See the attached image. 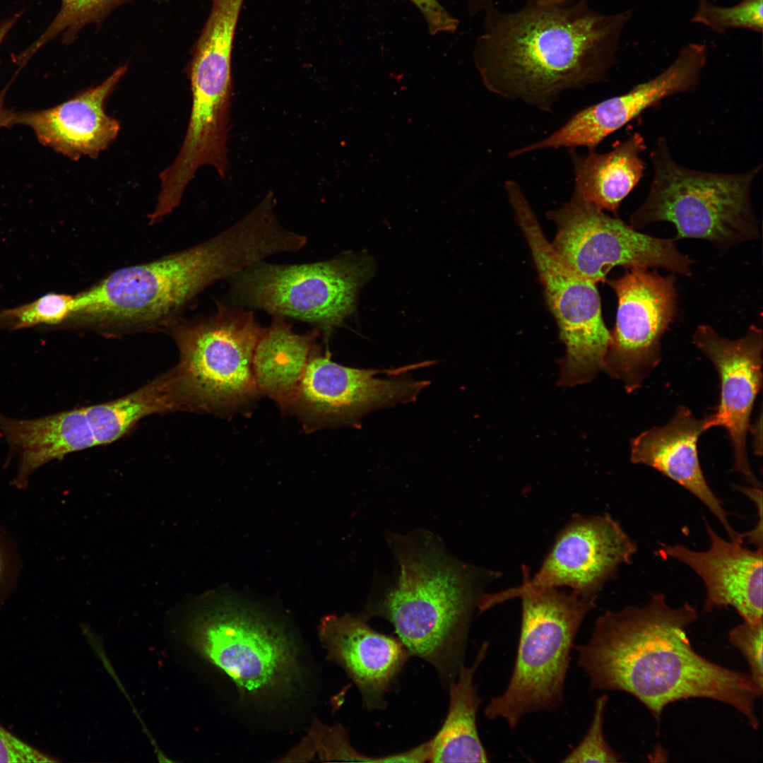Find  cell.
Masks as SVG:
<instances>
[{
  "mask_svg": "<svg viewBox=\"0 0 763 763\" xmlns=\"http://www.w3.org/2000/svg\"><path fill=\"white\" fill-rule=\"evenodd\" d=\"M697 616L689 603L673 608L661 593L644 605L604 613L588 641L576 646L578 664L589 678L590 689L632 695L658 724L670 704L705 698L733 707L758 729L755 706L763 689L750 674L697 653L685 630Z\"/></svg>",
  "mask_w": 763,
  "mask_h": 763,
  "instance_id": "1",
  "label": "cell"
},
{
  "mask_svg": "<svg viewBox=\"0 0 763 763\" xmlns=\"http://www.w3.org/2000/svg\"><path fill=\"white\" fill-rule=\"evenodd\" d=\"M475 61L492 93L550 112L567 90L605 82L630 10L594 11L589 0L543 6L527 2L503 12L485 9Z\"/></svg>",
  "mask_w": 763,
  "mask_h": 763,
  "instance_id": "2",
  "label": "cell"
},
{
  "mask_svg": "<svg viewBox=\"0 0 763 763\" xmlns=\"http://www.w3.org/2000/svg\"><path fill=\"white\" fill-rule=\"evenodd\" d=\"M284 248L275 218L255 206L199 244L120 268L75 295L69 324L126 329L162 322L210 285Z\"/></svg>",
  "mask_w": 763,
  "mask_h": 763,
  "instance_id": "3",
  "label": "cell"
},
{
  "mask_svg": "<svg viewBox=\"0 0 763 763\" xmlns=\"http://www.w3.org/2000/svg\"><path fill=\"white\" fill-rule=\"evenodd\" d=\"M391 543L398 581L368 605L369 615L391 622L409 653L430 663L449 685L463 665L485 576L454 559L429 532L395 536Z\"/></svg>",
  "mask_w": 763,
  "mask_h": 763,
  "instance_id": "4",
  "label": "cell"
},
{
  "mask_svg": "<svg viewBox=\"0 0 763 763\" xmlns=\"http://www.w3.org/2000/svg\"><path fill=\"white\" fill-rule=\"evenodd\" d=\"M649 158L653 179L644 202L630 217L633 228L670 222L676 228L675 240L704 239L721 252L759 239L752 187L761 165L736 174L687 168L673 158L665 137L658 138Z\"/></svg>",
  "mask_w": 763,
  "mask_h": 763,
  "instance_id": "5",
  "label": "cell"
},
{
  "mask_svg": "<svg viewBox=\"0 0 763 763\" xmlns=\"http://www.w3.org/2000/svg\"><path fill=\"white\" fill-rule=\"evenodd\" d=\"M521 599V625L513 671L502 694L484 710L514 730L528 714L558 708L576 637L597 598L557 588L528 591Z\"/></svg>",
  "mask_w": 763,
  "mask_h": 763,
  "instance_id": "6",
  "label": "cell"
},
{
  "mask_svg": "<svg viewBox=\"0 0 763 763\" xmlns=\"http://www.w3.org/2000/svg\"><path fill=\"white\" fill-rule=\"evenodd\" d=\"M264 329L252 310L221 303L209 317L173 326L187 410L227 416L256 401L252 361Z\"/></svg>",
  "mask_w": 763,
  "mask_h": 763,
  "instance_id": "7",
  "label": "cell"
},
{
  "mask_svg": "<svg viewBox=\"0 0 763 763\" xmlns=\"http://www.w3.org/2000/svg\"><path fill=\"white\" fill-rule=\"evenodd\" d=\"M184 409L174 369L123 397L33 419L0 413V431L16 456V484L25 487L38 468L78 451L111 443L142 418Z\"/></svg>",
  "mask_w": 763,
  "mask_h": 763,
  "instance_id": "8",
  "label": "cell"
},
{
  "mask_svg": "<svg viewBox=\"0 0 763 763\" xmlns=\"http://www.w3.org/2000/svg\"><path fill=\"white\" fill-rule=\"evenodd\" d=\"M366 256L343 254L301 264L256 262L230 278L235 304L317 326L328 338L355 309L359 290L372 276Z\"/></svg>",
  "mask_w": 763,
  "mask_h": 763,
  "instance_id": "9",
  "label": "cell"
},
{
  "mask_svg": "<svg viewBox=\"0 0 763 763\" xmlns=\"http://www.w3.org/2000/svg\"><path fill=\"white\" fill-rule=\"evenodd\" d=\"M504 189L565 345L559 384L572 387L590 382L603 370L610 340L596 284L571 267L548 241L519 184L507 180Z\"/></svg>",
  "mask_w": 763,
  "mask_h": 763,
  "instance_id": "10",
  "label": "cell"
},
{
  "mask_svg": "<svg viewBox=\"0 0 763 763\" xmlns=\"http://www.w3.org/2000/svg\"><path fill=\"white\" fill-rule=\"evenodd\" d=\"M191 617L187 637L204 658L252 697L287 692L299 675L296 649L287 633L259 612L228 598Z\"/></svg>",
  "mask_w": 763,
  "mask_h": 763,
  "instance_id": "11",
  "label": "cell"
},
{
  "mask_svg": "<svg viewBox=\"0 0 763 763\" xmlns=\"http://www.w3.org/2000/svg\"><path fill=\"white\" fill-rule=\"evenodd\" d=\"M547 217L556 225L552 246L584 277L605 283L616 266L662 268L687 277L694 261L681 253L675 240L644 234L618 217L586 201L576 192Z\"/></svg>",
  "mask_w": 763,
  "mask_h": 763,
  "instance_id": "12",
  "label": "cell"
},
{
  "mask_svg": "<svg viewBox=\"0 0 763 763\" xmlns=\"http://www.w3.org/2000/svg\"><path fill=\"white\" fill-rule=\"evenodd\" d=\"M425 365H407L379 377L385 369L343 366L317 348L283 413L296 415L308 432L357 424L371 410L415 400L428 383L402 375Z\"/></svg>",
  "mask_w": 763,
  "mask_h": 763,
  "instance_id": "13",
  "label": "cell"
},
{
  "mask_svg": "<svg viewBox=\"0 0 763 763\" xmlns=\"http://www.w3.org/2000/svg\"><path fill=\"white\" fill-rule=\"evenodd\" d=\"M637 550L636 543L611 515H574L560 531L532 577L524 566L521 584L483 594L480 608L485 611L528 591L562 586L581 596L597 598L620 567L632 562Z\"/></svg>",
  "mask_w": 763,
  "mask_h": 763,
  "instance_id": "14",
  "label": "cell"
},
{
  "mask_svg": "<svg viewBox=\"0 0 763 763\" xmlns=\"http://www.w3.org/2000/svg\"><path fill=\"white\" fill-rule=\"evenodd\" d=\"M605 283L617 299L615 325L603 371L630 394L638 390L661 361V339L677 311L675 278L649 268H626Z\"/></svg>",
  "mask_w": 763,
  "mask_h": 763,
  "instance_id": "15",
  "label": "cell"
},
{
  "mask_svg": "<svg viewBox=\"0 0 763 763\" xmlns=\"http://www.w3.org/2000/svg\"><path fill=\"white\" fill-rule=\"evenodd\" d=\"M708 58L705 45L684 46L673 62L655 78L638 84L627 93L587 106L544 138L513 150L514 156L545 150L586 147L595 150L605 138L643 112L678 94L699 85Z\"/></svg>",
  "mask_w": 763,
  "mask_h": 763,
  "instance_id": "16",
  "label": "cell"
},
{
  "mask_svg": "<svg viewBox=\"0 0 763 763\" xmlns=\"http://www.w3.org/2000/svg\"><path fill=\"white\" fill-rule=\"evenodd\" d=\"M693 341L719 376L720 401L716 412L708 415L711 427L726 430L733 450L734 470L759 487L750 466L747 438L751 413L762 386V330L751 325L743 337L731 340L704 324L696 329Z\"/></svg>",
  "mask_w": 763,
  "mask_h": 763,
  "instance_id": "17",
  "label": "cell"
},
{
  "mask_svg": "<svg viewBox=\"0 0 763 763\" xmlns=\"http://www.w3.org/2000/svg\"><path fill=\"white\" fill-rule=\"evenodd\" d=\"M705 527L710 540L706 550L661 544L656 555L682 562L702 579L706 612L731 606L745 622L763 620L762 548L750 550L743 542L723 538L706 521Z\"/></svg>",
  "mask_w": 763,
  "mask_h": 763,
  "instance_id": "18",
  "label": "cell"
},
{
  "mask_svg": "<svg viewBox=\"0 0 763 763\" xmlns=\"http://www.w3.org/2000/svg\"><path fill=\"white\" fill-rule=\"evenodd\" d=\"M319 636L328 657L357 687L365 706L384 709L386 694L410 656L402 642L349 614L324 617Z\"/></svg>",
  "mask_w": 763,
  "mask_h": 763,
  "instance_id": "19",
  "label": "cell"
},
{
  "mask_svg": "<svg viewBox=\"0 0 763 763\" xmlns=\"http://www.w3.org/2000/svg\"><path fill=\"white\" fill-rule=\"evenodd\" d=\"M126 71V64L117 68L100 85L55 107L16 112L14 124L29 126L42 144L70 159H95L120 130L119 122L106 114L105 103Z\"/></svg>",
  "mask_w": 763,
  "mask_h": 763,
  "instance_id": "20",
  "label": "cell"
},
{
  "mask_svg": "<svg viewBox=\"0 0 763 763\" xmlns=\"http://www.w3.org/2000/svg\"><path fill=\"white\" fill-rule=\"evenodd\" d=\"M711 428L708 416L696 418L685 406L665 425L646 430L631 441L633 463L649 466L685 488L720 521L730 540L743 542L731 526L721 502L709 487L697 451L699 437Z\"/></svg>",
  "mask_w": 763,
  "mask_h": 763,
  "instance_id": "21",
  "label": "cell"
},
{
  "mask_svg": "<svg viewBox=\"0 0 763 763\" xmlns=\"http://www.w3.org/2000/svg\"><path fill=\"white\" fill-rule=\"evenodd\" d=\"M646 149L644 136L635 132L607 153L590 150L581 155L569 150L574 174V192L618 217L621 203L644 176L646 165L641 155Z\"/></svg>",
  "mask_w": 763,
  "mask_h": 763,
  "instance_id": "22",
  "label": "cell"
},
{
  "mask_svg": "<svg viewBox=\"0 0 763 763\" xmlns=\"http://www.w3.org/2000/svg\"><path fill=\"white\" fill-rule=\"evenodd\" d=\"M320 330L295 333L285 317L273 316L254 350L253 372L261 395L277 403L283 413L313 353Z\"/></svg>",
  "mask_w": 763,
  "mask_h": 763,
  "instance_id": "23",
  "label": "cell"
},
{
  "mask_svg": "<svg viewBox=\"0 0 763 763\" xmlns=\"http://www.w3.org/2000/svg\"><path fill=\"white\" fill-rule=\"evenodd\" d=\"M489 643L485 641L470 666L463 665L449 686V708L439 731L430 741V762H488L477 728L481 699L474 685L477 669L484 660Z\"/></svg>",
  "mask_w": 763,
  "mask_h": 763,
  "instance_id": "24",
  "label": "cell"
},
{
  "mask_svg": "<svg viewBox=\"0 0 763 763\" xmlns=\"http://www.w3.org/2000/svg\"><path fill=\"white\" fill-rule=\"evenodd\" d=\"M127 0H61V8L45 30L16 57L21 67L44 45L61 35L66 45L73 43L88 24L101 23Z\"/></svg>",
  "mask_w": 763,
  "mask_h": 763,
  "instance_id": "25",
  "label": "cell"
},
{
  "mask_svg": "<svg viewBox=\"0 0 763 763\" xmlns=\"http://www.w3.org/2000/svg\"><path fill=\"white\" fill-rule=\"evenodd\" d=\"M763 0H742L729 7L714 5L707 0H699L692 23H702L716 33L728 29H746L762 32Z\"/></svg>",
  "mask_w": 763,
  "mask_h": 763,
  "instance_id": "26",
  "label": "cell"
},
{
  "mask_svg": "<svg viewBox=\"0 0 763 763\" xmlns=\"http://www.w3.org/2000/svg\"><path fill=\"white\" fill-rule=\"evenodd\" d=\"M313 750L322 761H352L377 762H410V750L383 757H369L356 751L350 745L345 729L341 725L332 727L316 723L309 734Z\"/></svg>",
  "mask_w": 763,
  "mask_h": 763,
  "instance_id": "27",
  "label": "cell"
},
{
  "mask_svg": "<svg viewBox=\"0 0 763 763\" xmlns=\"http://www.w3.org/2000/svg\"><path fill=\"white\" fill-rule=\"evenodd\" d=\"M608 700L606 694L596 700L588 730L579 744L561 762H617L622 759L621 755L608 744L603 733V720Z\"/></svg>",
  "mask_w": 763,
  "mask_h": 763,
  "instance_id": "28",
  "label": "cell"
},
{
  "mask_svg": "<svg viewBox=\"0 0 763 763\" xmlns=\"http://www.w3.org/2000/svg\"><path fill=\"white\" fill-rule=\"evenodd\" d=\"M763 620L757 622H745L728 633L730 643L738 649L747 660L750 676L763 689Z\"/></svg>",
  "mask_w": 763,
  "mask_h": 763,
  "instance_id": "29",
  "label": "cell"
},
{
  "mask_svg": "<svg viewBox=\"0 0 763 763\" xmlns=\"http://www.w3.org/2000/svg\"><path fill=\"white\" fill-rule=\"evenodd\" d=\"M49 755L22 740L0 723V762H56Z\"/></svg>",
  "mask_w": 763,
  "mask_h": 763,
  "instance_id": "30",
  "label": "cell"
},
{
  "mask_svg": "<svg viewBox=\"0 0 763 763\" xmlns=\"http://www.w3.org/2000/svg\"><path fill=\"white\" fill-rule=\"evenodd\" d=\"M410 1L422 13L431 34L453 32L457 28V19L449 13L437 0Z\"/></svg>",
  "mask_w": 763,
  "mask_h": 763,
  "instance_id": "31",
  "label": "cell"
},
{
  "mask_svg": "<svg viewBox=\"0 0 763 763\" xmlns=\"http://www.w3.org/2000/svg\"><path fill=\"white\" fill-rule=\"evenodd\" d=\"M5 92L6 91L4 90L0 94V129L14 125V120L16 114V112L5 107L4 102Z\"/></svg>",
  "mask_w": 763,
  "mask_h": 763,
  "instance_id": "32",
  "label": "cell"
},
{
  "mask_svg": "<svg viewBox=\"0 0 763 763\" xmlns=\"http://www.w3.org/2000/svg\"><path fill=\"white\" fill-rule=\"evenodd\" d=\"M749 431L753 436V448L756 455H762V413L759 419L752 425H750Z\"/></svg>",
  "mask_w": 763,
  "mask_h": 763,
  "instance_id": "33",
  "label": "cell"
},
{
  "mask_svg": "<svg viewBox=\"0 0 763 763\" xmlns=\"http://www.w3.org/2000/svg\"><path fill=\"white\" fill-rule=\"evenodd\" d=\"M19 18L20 14L16 13L13 16L5 19L0 23V45Z\"/></svg>",
  "mask_w": 763,
  "mask_h": 763,
  "instance_id": "34",
  "label": "cell"
},
{
  "mask_svg": "<svg viewBox=\"0 0 763 763\" xmlns=\"http://www.w3.org/2000/svg\"><path fill=\"white\" fill-rule=\"evenodd\" d=\"M8 558L5 550L0 542V588L6 580L8 571Z\"/></svg>",
  "mask_w": 763,
  "mask_h": 763,
  "instance_id": "35",
  "label": "cell"
},
{
  "mask_svg": "<svg viewBox=\"0 0 763 763\" xmlns=\"http://www.w3.org/2000/svg\"><path fill=\"white\" fill-rule=\"evenodd\" d=\"M570 0H528V3H531L538 6H565L569 4Z\"/></svg>",
  "mask_w": 763,
  "mask_h": 763,
  "instance_id": "36",
  "label": "cell"
}]
</instances>
